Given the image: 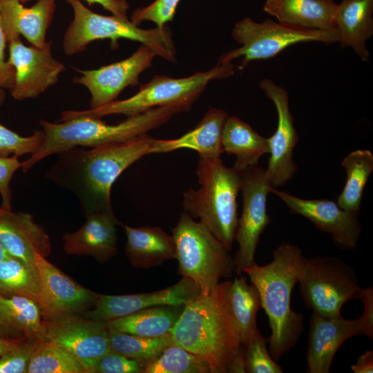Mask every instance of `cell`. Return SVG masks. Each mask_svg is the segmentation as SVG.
Wrapping results in <instances>:
<instances>
[{"instance_id": "ffe728a7", "label": "cell", "mask_w": 373, "mask_h": 373, "mask_svg": "<svg viewBox=\"0 0 373 373\" xmlns=\"http://www.w3.org/2000/svg\"><path fill=\"white\" fill-rule=\"evenodd\" d=\"M0 244L12 256L35 266L37 254L47 258L51 251L48 235L32 215L0 207Z\"/></svg>"}, {"instance_id": "d6a6232c", "label": "cell", "mask_w": 373, "mask_h": 373, "mask_svg": "<svg viewBox=\"0 0 373 373\" xmlns=\"http://www.w3.org/2000/svg\"><path fill=\"white\" fill-rule=\"evenodd\" d=\"M26 373H88L66 348L48 339L41 340L34 350Z\"/></svg>"}, {"instance_id": "ac0fdd59", "label": "cell", "mask_w": 373, "mask_h": 373, "mask_svg": "<svg viewBox=\"0 0 373 373\" xmlns=\"http://www.w3.org/2000/svg\"><path fill=\"white\" fill-rule=\"evenodd\" d=\"M200 294L193 280L182 277L175 284L155 291L119 296L99 294L93 309L86 317L106 323L149 307L186 305Z\"/></svg>"}, {"instance_id": "5b68a950", "label": "cell", "mask_w": 373, "mask_h": 373, "mask_svg": "<svg viewBox=\"0 0 373 373\" xmlns=\"http://www.w3.org/2000/svg\"><path fill=\"white\" fill-rule=\"evenodd\" d=\"M196 175L200 187L183 193L184 211L199 219L231 251L238 222L240 173L227 167L221 157L199 155Z\"/></svg>"}, {"instance_id": "d590c367", "label": "cell", "mask_w": 373, "mask_h": 373, "mask_svg": "<svg viewBox=\"0 0 373 373\" xmlns=\"http://www.w3.org/2000/svg\"><path fill=\"white\" fill-rule=\"evenodd\" d=\"M267 341L257 329L249 338L245 347L246 371L249 373H283L267 347Z\"/></svg>"}, {"instance_id": "8fae6325", "label": "cell", "mask_w": 373, "mask_h": 373, "mask_svg": "<svg viewBox=\"0 0 373 373\" xmlns=\"http://www.w3.org/2000/svg\"><path fill=\"white\" fill-rule=\"evenodd\" d=\"M357 298L364 305L363 313L357 319H345L341 314L327 317L312 313L306 357L307 372L328 373L336 352L347 339L356 335L372 339L373 288H361Z\"/></svg>"}, {"instance_id": "1f68e13d", "label": "cell", "mask_w": 373, "mask_h": 373, "mask_svg": "<svg viewBox=\"0 0 373 373\" xmlns=\"http://www.w3.org/2000/svg\"><path fill=\"white\" fill-rule=\"evenodd\" d=\"M232 315L240 332V343L245 346L250 336L258 329L256 316L261 307L259 292L256 287L247 283L246 278H234L229 292Z\"/></svg>"}, {"instance_id": "484cf974", "label": "cell", "mask_w": 373, "mask_h": 373, "mask_svg": "<svg viewBox=\"0 0 373 373\" xmlns=\"http://www.w3.org/2000/svg\"><path fill=\"white\" fill-rule=\"evenodd\" d=\"M42 321L41 309L35 301L0 292V338L16 341L45 339Z\"/></svg>"}, {"instance_id": "f546056e", "label": "cell", "mask_w": 373, "mask_h": 373, "mask_svg": "<svg viewBox=\"0 0 373 373\" xmlns=\"http://www.w3.org/2000/svg\"><path fill=\"white\" fill-rule=\"evenodd\" d=\"M0 292L28 297L39 306L43 320L48 316V303L35 266L12 257L0 261Z\"/></svg>"}, {"instance_id": "9a60e30c", "label": "cell", "mask_w": 373, "mask_h": 373, "mask_svg": "<svg viewBox=\"0 0 373 373\" xmlns=\"http://www.w3.org/2000/svg\"><path fill=\"white\" fill-rule=\"evenodd\" d=\"M259 86L274 103L278 114L276 131L268 138L270 157L265 173L273 187H280L293 177L297 170L294 160V149L298 142V136L294 125V118L289 109L287 90L267 78L262 79Z\"/></svg>"}, {"instance_id": "7dc6e473", "label": "cell", "mask_w": 373, "mask_h": 373, "mask_svg": "<svg viewBox=\"0 0 373 373\" xmlns=\"http://www.w3.org/2000/svg\"><path fill=\"white\" fill-rule=\"evenodd\" d=\"M21 3H27L31 0H19Z\"/></svg>"}, {"instance_id": "7402d4cb", "label": "cell", "mask_w": 373, "mask_h": 373, "mask_svg": "<svg viewBox=\"0 0 373 373\" xmlns=\"http://www.w3.org/2000/svg\"><path fill=\"white\" fill-rule=\"evenodd\" d=\"M55 1L37 0L26 8L19 0H1V23L6 42L22 35L32 46L43 47L55 13Z\"/></svg>"}, {"instance_id": "d6986e66", "label": "cell", "mask_w": 373, "mask_h": 373, "mask_svg": "<svg viewBox=\"0 0 373 373\" xmlns=\"http://www.w3.org/2000/svg\"><path fill=\"white\" fill-rule=\"evenodd\" d=\"M35 265L48 303L46 321L77 314L94 306L98 294L78 284L39 254Z\"/></svg>"}, {"instance_id": "f6af8a7d", "label": "cell", "mask_w": 373, "mask_h": 373, "mask_svg": "<svg viewBox=\"0 0 373 373\" xmlns=\"http://www.w3.org/2000/svg\"><path fill=\"white\" fill-rule=\"evenodd\" d=\"M228 372L229 373H245L246 371V364H245V348L242 345L239 348L237 353L233 357L231 361L229 367Z\"/></svg>"}, {"instance_id": "9c48e42d", "label": "cell", "mask_w": 373, "mask_h": 373, "mask_svg": "<svg viewBox=\"0 0 373 373\" xmlns=\"http://www.w3.org/2000/svg\"><path fill=\"white\" fill-rule=\"evenodd\" d=\"M231 35L240 47L222 55L218 62H232L241 58L240 69L253 61L271 59L297 44L315 41L331 44L340 41L336 29L303 28L271 19L258 23L249 17L236 22Z\"/></svg>"}, {"instance_id": "4fadbf2b", "label": "cell", "mask_w": 373, "mask_h": 373, "mask_svg": "<svg viewBox=\"0 0 373 373\" xmlns=\"http://www.w3.org/2000/svg\"><path fill=\"white\" fill-rule=\"evenodd\" d=\"M45 339L59 344L88 370L94 373L97 361L111 350L109 331L105 322L77 314L42 321Z\"/></svg>"}, {"instance_id": "3957f363", "label": "cell", "mask_w": 373, "mask_h": 373, "mask_svg": "<svg viewBox=\"0 0 373 373\" xmlns=\"http://www.w3.org/2000/svg\"><path fill=\"white\" fill-rule=\"evenodd\" d=\"M305 258L299 247L283 242L274 250L271 262L262 266L254 262L243 269L258 289L261 307L267 315L269 351L274 361L295 345L303 330L304 316L293 311L290 304Z\"/></svg>"}, {"instance_id": "ba28073f", "label": "cell", "mask_w": 373, "mask_h": 373, "mask_svg": "<svg viewBox=\"0 0 373 373\" xmlns=\"http://www.w3.org/2000/svg\"><path fill=\"white\" fill-rule=\"evenodd\" d=\"M178 274L193 280L202 294L215 288L222 278L235 272V261L229 250L210 230L184 211L171 229Z\"/></svg>"}, {"instance_id": "836d02e7", "label": "cell", "mask_w": 373, "mask_h": 373, "mask_svg": "<svg viewBox=\"0 0 373 373\" xmlns=\"http://www.w3.org/2000/svg\"><path fill=\"white\" fill-rule=\"evenodd\" d=\"M111 350L137 361L144 366L155 359L173 343L171 334L162 337L148 338L126 333L109 332Z\"/></svg>"}, {"instance_id": "603a6c76", "label": "cell", "mask_w": 373, "mask_h": 373, "mask_svg": "<svg viewBox=\"0 0 373 373\" xmlns=\"http://www.w3.org/2000/svg\"><path fill=\"white\" fill-rule=\"evenodd\" d=\"M122 226L126 237L124 253L133 267L149 269L175 259L173 236L160 227Z\"/></svg>"}, {"instance_id": "60d3db41", "label": "cell", "mask_w": 373, "mask_h": 373, "mask_svg": "<svg viewBox=\"0 0 373 373\" xmlns=\"http://www.w3.org/2000/svg\"><path fill=\"white\" fill-rule=\"evenodd\" d=\"M19 157L12 155L9 157H0V195L2 200L1 207L11 209L12 191L10 183L14 173L21 168L22 162H19Z\"/></svg>"}, {"instance_id": "2e32d148", "label": "cell", "mask_w": 373, "mask_h": 373, "mask_svg": "<svg viewBox=\"0 0 373 373\" xmlns=\"http://www.w3.org/2000/svg\"><path fill=\"white\" fill-rule=\"evenodd\" d=\"M155 51L142 44L129 57L97 69L80 70L75 68L82 77L74 82L83 85L89 90L90 108L109 104L127 86L138 84L141 73L151 66Z\"/></svg>"}, {"instance_id": "277c9868", "label": "cell", "mask_w": 373, "mask_h": 373, "mask_svg": "<svg viewBox=\"0 0 373 373\" xmlns=\"http://www.w3.org/2000/svg\"><path fill=\"white\" fill-rule=\"evenodd\" d=\"M184 111L182 107L176 105L158 106L128 117L117 124H108L99 117L86 115L57 122L42 119L40 124L44 132V142L35 153L22 162V171L26 173L39 161L66 150L79 146L92 148L146 134Z\"/></svg>"}, {"instance_id": "8d00e7d4", "label": "cell", "mask_w": 373, "mask_h": 373, "mask_svg": "<svg viewBox=\"0 0 373 373\" xmlns=\"http://www.w3.org/2000/svg\"><path fill=\"white\" fill-rule=\"evenodd\" d=\"M44 139L43 130L35 131L28 137H23L0 124V157H17L35 153Z\"/></svg>"}, {"instance_id": "44dd1931", "label": "cell", "mask_w": 373, "mask_h": 373, "mask_svg": "<svg viewBox=\"0 0 373 373\" xmlns=\"http://www.w3.org/2000/svg\"><path fill=\"white\" fill-rule=\"evenodd\" d=\"M86 222L77 231L63 236V249L68 255L88 256L100 262L113 258L118 251L117 225H122L114 212L86 214Z\"/></svg>"}, {"instance_id": "5bb4252c", "label": "cell", "mask_w": 373, "mask_h": 373, "mask_svg": "<svg viewBox=\"0 0 373 373\" xmlns=\"http://www.w3.org/2000/svg\"><path fill=\"white\" fill-rule=\"evenodd\" d=\"M52 41L43 47L26 46L20 38L9 42L8 62L15 69L10 92L18 100L34 98L58 82L65 65L51 53Z\"/></svg>"}, {"instance_id": "7a4b0ae2", "label": "cell", "mask_w": 373, "mask_h": 373, "mask_svg": "<svg viewBox=\"0 0 373 373\" xmlns=\"http://www.w3.org/2000/svg\"><path fill=\"white\" fill-rule=\"evenodd\" d=\"M231 280L186 305L171 331L173 343L204 358L211 373H227L242 345L229 298Z\"/></svg>"}, {"instance_id": "ee69618b", "label": "cell", "mask_w": 373, "mask_h": 373, "mask_svg": "<svg viewBox=\"0 0 373 373\" xmlns=\"http://www.w3.org/2000/svg\"><path fill=\"white\" fill-rule=\"evenodd\" d=\"M354 373H372L373 372V351L367 350L361 354L357 362L351 366Z\"/></svg>"}, {"instance_id": "e575fe53", "label": "cell", "mask_w": 373, "mask_h": 373, "mask_svg": "<svg viewBox=\"0 0 373 373\" xmlns=\"http://www.w3.org/2000/svg\"><path fill=\"white\" fill-rule=\"evenodd\" d=\"M144 373H211L207 361L175 343L144 366Z\"/></svg>"}, {"instance_id": "ab89813d", "label": "cell", "mask_w": 373, "mask_h": 373, "mask_svg": "<svg viewBox=\"0 0 373 373\" xmlns=\"http://www.w3.org/2000/svg\"><path fill=\"white\" fill-rule=\"evenodd\" d=\"M144 366L137 361L110 350L96 363L94 373H144Z\"/></svg>"}, {"instance_id": "4dcf8cb0", "label": "cell", "mask_w": 373, "mask_h": 373, "mask_svg": "<svg viewBox=\"0 0 373 373\" xmlns=\"http://www.w3.org/2000/svg\"><path fill=\"white\" fill-rule=\"evenodd\" d=\"M341 166L346 171L347 180L336 202L341 208L358 214L365 186L373 171V155L366 149L354 151L343 159Z\"/></svg>"}, {"instance_id": "83f0119b", "label": "cell", "mask_w": 373, "mask_h": 373, "mask_svg": "<svg viewBox=\"0 0 373 373\" xmlns=\"http://www.w3.org/2000/svg\"><path fill=\"white\" fill-rule=\"evenodd\" d=\"M185 305H162L138 310L106 322L109 332L148 338L171 334Z\"/></svg>"}, {"instance_id": "7bdbcfd3", "label": "cell", "mask_w": 373, "mask_h": 373, "mask_svg": "<svg viewBox=\"0 0 373 373\" xmlns=\"http://www.w3.org/2000/svg\"><path fill=\"white\" fill-rule=\"evenodd\" d=\"M89 5L98 3L114 15H126L129 5L126 0H84Z\"/></svg>"}, {"instance_id": "4316f807", "label": "cell", "mask_w": 373, "mask_h": 373, "mask_svg": "<svg viewBox=\"0 0 373 373\" xmlns=\"http://www.w3.org/2000/svg\"><path fill=\"white\" fill-rule=\"evenodd\" d=\"M228 116L227 113L222 109L209 108L191 131L176 139L157 140L155 153L189 149L196 151L199 155L221 157L224 153L222 130Z\"/></svg>"}, {"instance_id": "f1b7e54d", "label": "cell", "mask_w": 373, "mask_h": 373, "mask_svg": "<svg viewBox=\"0 0 373 373\" xmlns=\"http://www.w3.org/2000/svg\"><path fill=\"white\" fill-rule=\"evenodd\" d=\"M222 144L224 152L236 157L233 168L238 172L257 166L261 156L269 153L268 138L236 116H228L222 130Z\"/></svg>"}, {"instance_id": "cb8c5ba5", "label": "cell", "mask_w": 373, "mask_h": 373, "mask_svg": "<svg viewBox=\"0 0 373 373\" xmlns=\"http://www.w3.org/2000/svg\"><path fill=\"white\" fill-rule=\"evenodd\" d=\"M336 7L334 0H266L263 10L289 26L334 30Z\"/></svg>"}, {"instance_id": "30bf717a", "label": "cell", "mask_w": 373, "mask_h": 373, "mask_svg": "<svg viewBox=\"0 0 373 373\" xmlns=\"http://www.w3.org/2000/svg\"><path fill=\"white\" fill-rule=\"evenodd\" d=\"M306 306L321 316L341 315L342 306L361 289L354 270L336 257L305 258L298 281Z\"/></svg>"}, {"instance_id": "52a82bcc", "label": "cell", "mask_w": 373, "mask_h": 373, "mask_svg": "<svg viewBox=\"0 0 373 373\" xmlns=\"http://www.w3.org/2000/svg\"><path fill=\"white\" fill-rule=\"evenodd\" d=\"M73 10V19L66 29L63 39V50L67 55H74L85 50L91 42L110 39L113 47L119 39H128L145 44L157 56L176 62V50L172 32L166 24L162 27L145 30L129 20L126 15L104 16L86 7L80 0H67Z\"/></svg>"}, {"instance_id": "74e56055", "label": "cell", "mask_w": 373, "mask_h": 373, "mask_svg": "<svg viewBox=\"0 0 373 373\" xmlns=\"http://www.w3.org/2000/svg\"><path fill=\"white\" fill-rule=\"evenodd\" d=\"M180 1L155 0L146 7L134 10L131 21L137 26L144 21H151L162 27L173 19Z\"/></svg>"}, {"instance_id": "f35d334b", "label": "cell", "mask_w": 373, "mask_h": 373, "mask_svg": "<svg viewBox=\"0 0 373 373\" xmlns=\"http://www.w3.org/2000/svg\"><path fill=\"white\" fill-rule=\"evenodd\" d=\"M43 339L32 338L20 342L0 358V373H26L31 356Z\"/></svg>"}, {"instance_id": "bcb514c9", "label": "cell", "mask_w": 373, "mask_h": 373, "mask_svg": "<svg viewBox=\"0 0 373 373\" xmlns=\"http://www.w3.org/2000/svg\"><path fill=\"white\" fill-rule=\"evenodd\" d=\"M20 342L0 338V358L14 349Z\"/></svg>"}, {"instance_id": "d4e9b609", "label": "cell", "mask_w": 373, "mask_h": 373, "mask_svg": "<svg viewBox=\"0 0 373 373\" xmlns=\"http://www.w3.org/2000/svg\"><path fill=\"white\" fill-rule=\"evenodd\" d=\"M335 24L341 46L351 48L363 61H369L366 42L373 35V0H342L337 3Z\"/></svg>"}, {"instance_id": "6da1fadb", "label": "cell", "mask_w": 373, "mask_h": 373, "mask_svg": "<svg viewBox=\"0 0 373 373\" xmlns=\"http://www.w3.org/2000/svg\"><path fill=\"white\" fill-rule=\"evenodd\" d=\"M156 139L143 134L132 139L92 148L75 147L57 154L45 178L72 192L85 214L113 213V183L142 157L155 153Z\"/></svg>"}, {"instance_id": "8992f818", "label": "cell", "mask_w": 373, "mask_h": 373, "mask_svg": "<svg viewBox=\"0 0 373 373\" xmlns=\"http://www.w3.org/2000/svg\"><path fill=\"white\" fill-rule=\"evenodd\" d=\"M235 73L232 62H218L213 68L198 72L184 78L155 75L147 84L140 86L138 92L124 100L113 101L96 108L84 111H65L60 121L77 116H103L119 114L128 117L144 113L151 108L169 105L182 107L189 111L199 98L209 82L229 77Z\"/></svg>"}, {"instance_id": "b9f144b4", "label": "cell", "mask_w": 373, "mask_h": 373, "mask_svg": "<svg viewBox=\"0 0 373 373\" xmlns=\"http://www.w3.org/2000/svg\"><path fill=\"white\" fill-rule=\"evenodd\" d=\"M1 3V0H0ZM6 37L1 23L0 18V105L3 103L5 95L2 88L12 87L14 82L15 69L5 60Z\"/></svg>"}, {"instance_id": "e0dca14e", "label": "cell", "mask_w": 373, "mask_h": 373, "mask_svg": "<svg viewBox=\"0 0 373 373\" xmlns=\"http://www.w3.org/2000/svg\"><path fill=\"white\" fill-rule=\"evenodd\" d=\"M270 192L285 202L290 213L307 218L318 229L329 233L341 249L356 247L361 233L358 214L341 208L333 200L303 199L273 186Z\"/></svg>"}, {"instance_id": "7c38bea8", "label": "cell", "mask_w": 373, "mask_h": 373, "mask_svg": "<svg viewBox=\"0 0 373 373\" xmlns=\"http://www.w3.org/2000/svg\"><path fill=\"white\" fill-rule=\"evenodd\" d=\"M240 173L242 211L235 236L238 250L234 258L235 273L238 276L243 273L245 268L256 262L258 243L271 222L267 212V198L272 186L267 178L265 169L253 166Z\"/></svg>"}]
</instances>
